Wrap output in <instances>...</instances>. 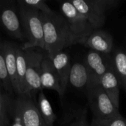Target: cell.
<instances>
[{
	"instance_id": "5b68a950",
	"label": "cell",
	"mask_w": 126,
	"mask_h": 126,
	"mask_svg": "<svg viewBox=\"0 0 126 126\" xmlns=\"http://www.w3.org/2000/svg\"><path fill=\"white\" fill-rule=\"evenodd\" d=\"M86 94L94 118L103 119L120 114L100 84L88 86Z\"/></svg>"
},
{
	"instance_id": "7a4b0ae2",
	"label": "cell",
	"mask_w": 126,
	"mask_h": 126,
	"mask_svg": "<svg viewBox=\"0 0 126 126\" xmlns=\"http://www.w3.org/2000/svg\"><path fill=\"white\" fill-rule=\"evenodd\" d=\"M19 19L24 36L27 41L23 46L24 49L36 47L44 49V40L40 12L26 4L23 0L18 1Z\"/></svg>"
},
{
	"instance_id": "2e32d148",
	"label": "cell",
	"mask_w": 126,
	"mask_h": 126,
	"mask_svg": "<svg viewBox=\"0 0 126 126\" xmlns=\"http://www.w3.org/2000/svg\"><path fill=\"white\" fill-rule=\"evenodd\" d=\"M111 60L113 70L126 92V51L120 48L114 49Z\"/></svg>"
},
{
	"instance_id": "d6986e66",
	"label": "cell",
	"mask_w": 126,
	"mask_h": 126,
	"mask_svg": "<svg viewBox=\"0 0 126 126\" xmlns=\"http://www.w3.org/2000/svg\"><path fill=\"white\" fill-rule=\"evenodd\" d=\"M91 126H126V119L120 114L107 118H94L90 124Z\"/></svg>"
},
{
	"instance_id": "e0dca14e",
	"label": "cell",
	"mask_w": 126,
	"mask_h": 126,
	"mask_svg": "<svg viewBox=\"0 0 126 126\" xmlns=\"http://www.w3.org/2000/svg\"><path fill=\"white\" fill-rule=\"evenodd\" d=\"M16 67H17V78H18V94L19 96H26L27 86H26V56L24 49L16 46Z\"/></svg>"
},
{
	"instance_id": "603a6c76",
	"label": "cell",
	"mask_w": 126,
	"mask_h": 126,
	"mask_svg": "<svg viewBox=\"0 0 126 126\" xmlns=\"http://www.w3.org/2000/svg\"><path fill=\"white\" fill-rule=\"evenodd\" d=\"M7 113V102L6 98L0 93V126H3L5 123Z\"/></svg>"
},
{
	"instance_id": "6da1fadb",
	"label": "cell",
	"mask_w": 126,
	"mask_h": 126,
	"mask_svg": "<svg viewBox=\"0 0 126 126\" xmlns=\"http://www.w3.org/2000/svg\"><path fill=\"white\" fill-rule=\"evenodd\" d=\"M44 40V50L49 58L66 47L77 44L66 18L61 13H40Z\"/></svg>"
},
{
	"instance_id": "4fadbf2b",
	"label": "cell",
	"mask_w": 126,
	"mask_h": 126,
	"mask_svg": "<svg viewBox=\"0 0 126 126\" xmlns=\"http://www.w3.org/2000/svg\"><path fill=\"white\" fill-rule=\"evenodd\" d=\"M15 44L9 42H2V49L5 59L7 70L13 90L18 94V78H17V67H16V54Z\"/></svg>"
},
{
	"instance_id": "44dd1931",
	"label": "cell",
	"mask_w": 126,
	"mask_h": 126,
	"mask_svg": "<svg viewBox=\"0 0 126 126\" xmlns=\"http://www.w3.org/2000/svg\"><path fill=\"white\" fill-rule=\"evenodd\" d=\"M65 126H91L87 119V109L79 111Z\"/></svg>"
},
{
	"instance_id": "7402d4cb",
	"label": "cell",
	"mask_w": 126,
	"mask_h": 126,
	"mask_svg": "<svg viewBox=\"0 0 126 126\" xmlns=\"http://www.w3.org/2000/svg\"><path fill=\"white\" fill-rule=\"evenodd\" d=\"M24 2L26 4L36 9L40 13L49 14L54 11L47 4V3L44 0H24Z\"/></svg>"
},
{
	"instance_id": "9a60e30c",
	"label": "cell",
	"mask_w": 126,
	"mask_h": 126,
	"mask_svg": "<svg viewBox=\"0 0 126 126\" xmlns=\"http://www.w3.org/2000/svg\"><path fill=\"white\" fill-rule=\"evenodd\" d=\"M69 84L75 89L83 90L86 92L89 85V78L87 69L83 61H77L72 64Z\"/></svg>"
},
{
	"instance_id": "277c9868",
	"label": "cell",
	"mask_w": 126,
	"mask_h": 126,
	"mask_svg": "<svg viewBox=\"0 0 126 126\" xmlns=\"http://www.w3.org/2000/svg\"><path fill=\"white\" fill-rule=\"evenodd\" d=\"M60 8L61 14L66 18L75 38L76 44H83L87 38L95 29L70 1L62 2Z\"/></svg>"
},
{
	"instance_id": "8992f818",
	"label": "cell",
	"mask_w": 126,
	"mask_h": 126,
	"mask_svg": "<svg viewBox=\"0 0 126 126\" xmlns=\"http://www.w3.org/2000/svg\"><path fill=\"white\" fill-rule=\"evenodd\" d=\"M26 56V97H31L32 93H36L42 91L41 83V62L44 54L34 49H24Z\"/></svg>"
},
{
	"instance_id": "8fae6325",
	"label": "cell",
	"mask_w": 126,
	"mask_h": 126,
	"mask_svg": "<svg viewBox=\"0 0 126 126\" xmlns=\"http://www.w3.org/2000/svg\"><path fill=\"white\" fill-rule=\"evenodd\" d=\"M41 83L42 89L55 91L61 97L64 94L61 86L58 73L53 66L51 58H49L47 54L44 55L41 62Z\"/></svg>"
},
{
	"instance_id": "7c38bea8",
	"label": "cell",
	"mask_w": 126,
	"mask_h": 126,
	"mask_svg": "<svg viewBox=\"0 0 126 126\" xmlns=\"http://www.w3.org/2000/svg\"><path fill=\"white\" fill-rule=\"evenodd\" d=\"M51 60L58 73L61 86L64 93L69 85V78L72 67L69 55L67 52L62 51L56 54Z\"/></svg>"
},
{
	"instance_id": "5bb4252c",
	"label": "cell",
	"mask_w": 126,
	"mask_h": 126,
	"mask_svg": "<svg viewBox=\"0 0 126 126\" xmlns=\"http://www.w3.org/2000/svg\"><path fill=\"white\" fill-rule=\"evenodd\" d=\"M100 85L103 89L106 94L111 100L114 106L120 107V83L117 75L113 70L112 66L104 74L100 80Z\"/></svg>"
},
{
	"instance_id": "30bf717a",
	"label": "cell",
	"mask_w": 126,
	"mask_h": 126,
	"mask_svg": "<svg viewBox=\"0 0 126 126\" xmlns=\"http://www.w3.org/2000/svg\"><path fill=\"white\" fill-rule=\"evenodd\" d=\"M83 45L91 50L106 55H111L114 49L111 35L100 29L94 30Z\"/></svg>"
},
{
	"instance_id": "cb8c5ba5",
	"label": "cell",
	"mask_w": 126,
	"mask_h": 126,
	"mask_svg": "<svg viewBox=\"0 0 126 126\" xmlns=\"http://www.w3.org/2000/svg\"><path fill=\"white\" fill-rule=\"evenodd\" d=\"M24 126L22 125V123H21V122L20 119H19L18 117H15L14 122H13V123L12 124V126Z\"/></svg>"
},
{
	"instance_id": "9c48e42d",
	"label": "cell",
	"mask_w": 126,
	"mask_h": 126,
	"mask_svg": "<svg viewBox=\"0 0 126 126\" xmlns=\"http://www.w3.org/2000/svg\"><path fill=\"white\" fill-rule=\"evenodd\" d=\"M0 24L11 36L18 39L24 38L14 1L0 0Z\"/></svg>"
},
{
	"instance_id": "ffe728a7",
	"label": "cell",
	"mask_w": 126,
	"mask_h": 126,
	"mask_svg": "<svg viewBox=\"0 0 126 126\" xmlns=\"http://www.w3.org/2000/svg\"><path fill=\"white\" fill-rule=\"evenodd\" d=\"M0 80L3 83L6 89H13L7 70L5 59L2 49V42H0Z\"/></svg>"
},
{
	"instance_id": "ac0fdd59",
	"label": "cell",
	"mask_w": 126,
	"mask_h": 126,
	"mask_svg": "<svg viewBox=\"0 0 126 126\" xmlns=\"http://www.w3.org/2000/svg\"><path fill=\"white\" fill-rule=\"evenodd\" d=\"M38 109L47 126H53L57 117L52 108V106L45 96L43 91H41L38 99Z\"/></svg>"
},
{
	"instance_id": "3957f363",
	"label": "cell",
	"mask_w": 126,
	"mask_h": 126,
	"mask_svg": "<svg viewBox=\"0 0 126 126\" xmlns=\"http://www.w3.org/2000/svg\"><path fill=\"white\" fill-rule=\"evenodd\" d=\"M70 1L95 30L100 29L104 25L106 13L120 3L119 0H71Z\"/></svg>"
},
{
	"instance_id": "52a82bcc",
	"label": "cell",
	"mask_w": 126,
	"mask_h": 126,
	"mask_svg": "<svg viewBox=\"0 0 126 126\" xmlns=\"http://www.w3.org/2000/svg\"><path fill=\"white\" fill-rule=\"evenodd\" d=\"M83 63L89 74V86L97 85L100 84L101 78L111 66V55H106L89 49L85 55Z\"/></svg>"
},
{
	"instance_id": "ba28073f",
	"label": "cell",
	"mask_w": 126,
	"mask_h": 126,
	"mask_svg": "<svg viewBox=\"0 0 126 126\" xmlns=\"http://www.w3.org/2000/svg\"><path fill=\"white\" fill-rule=\"evenodd\" d=\"M14 114L20 119L24 126H47L38 106L26 96H19L14 103Z\"/></svg>"
}]
</instances>
